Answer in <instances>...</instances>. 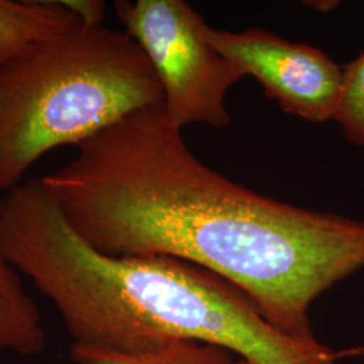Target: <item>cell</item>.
<instances>
[{
  "mask_svg": "<svg viewBox=\"0 0 364 364\" xmlns=\"http://www.w3.org/2000/svg\"><path fill=\"white\" fill-rule=\"evenodd\" d=\"M78 22L60 0H0V65Z\"/></svg>",
  "mask_w": 364,
  "mask_h": 364,
  "instance_id": "52a82bcc",
  "label": "cell"
},
{
  "mask_svg": "<svg viewBox=\"0 0 364 364\" xmlns=\"http://www.w3.org/2000/svg\"><path fill=\"white\" fill-rule=\"evenodd\" d=\"M0 254L52 302L73 346L129 352L189 338L254 364L338 359L317 338L281 332L243 290L201 266L165 255L99 252L43 192L27 197L4 221Z\"/></svg>",
  "mask_w": 364,
  "mask_h": 364,
  "instance_id": "7a4b0ae2",
  "label": "cell"
},
{
  "mask_svg": "<svg viewBox=\"0 0 364 364\" xmlns=\"http://www.w3.org/2000/svg\"><path fill=\"white\" fill-rule=\"evenodd\" d=\"M164 103L156 70L126 31L77 25L0 65V192L41 156Z\"/></svg>",
  "mask_w": 364,
  "mask_h": 364,
  "instance_id": "3957f363",
  "label": "cell"
},
{
  "mask_svg": "<svg viewBox=\"0 0 364 364\" xmlns=\"http://www.w3.org/2000/svg\"><path fill=\"white\" fill-rule=\"evenodd\" d=\"M346 356H351V355H364V348H355V350H350V351L344 352Z\"/></svg>",
  "mask_w": 364,
  "mask_h": 364,
  "instance_id": "8fae6325",
  "label": "cell"
},
{
  "mask_svg": "<svg viewBox=\"0 0 364 364\" xmlns=\"http://www.w3.org/2000/svg\"><path fill=\"white\" fill-rule=\"evenodd\" d=\"M84 25H103L105 3L99 0H60Z\"/></svg>",
  "mask_w": 364,
  "mask_h": 364,
  "instance_id": "30bf717a",
  "label": "cell"
},
{
  "mask_svg": "<svg viewBox=\"0 0 364 364\" xmlns=\"http://www.w3.org/2000/svg\"><path fill=\"white\" fill-rule=\"evenodd\" d=\"M46 344L38 305L19 272L0 254V353L31 358L45 351Z\"/></svg>",
  "mask_w": 364,
  "mask_h": 364,
  "instance_id": "8992f818",
  "label": "cell"
},
{
  "mask_svg": "<svg viewBox=\"0 0 364 364\" xmlns=\"http://www.w3.org/2000/svg\"><path fill=\"white\" fill-rule=\"evenodd\" d=\"M335 120L348 142L364 149V53L343 68V85Z\"/></svg>",
  "mask_w": 364,
  "mask_h": 364,
  "instance_id": "9c48e42d",
  "label": "cell"
},
{
  "mask_svg": "<svg viewBox=\"0 0 364 364\" xmlns=\"http://www.w3.org/2000/svg\"><path fill=\"white\" fill-rule=\"evenodd\" d=\"M181 131L164 103L146 107L39 180L99 252L195 263L243 290L281 332L316 340L313 301L364 269V220L237 185L204 165Z\"/></svg>",
  "mask_w": 364,
  "mask_h": 364,
  "instance_id": "6da1fadb",
  "label": "cell"
},
{
  "mask_svg": "<svg viewBox=\"0 0 364 364\" xmlns=\"http://www.w3.org/2000/svg\"><path fill=\"white\" fill-rule=\"evenodd\" d=\"M114 9L156 70L170 122L230 126L225 96L246 75L209 43L203 16L182 0H117Z\"/></svg>",
  "mask_w": 364,
  "mask_h": 364,
  "instance_id": "277c9868",
  "label": "cell"
},
{
  "mask_svg": "<svg viewBox=\"0 0 364 364\" xmlns=\"http://www.w3.org/2000/svg\"><path fill=\"white\" fill-rule=\"evenodd\" d=\"M70 355L75 364H235L227 348L189 338H169L129 352L72 344Z\"/></svg>",
  "mask_w": 364,
  "mask_h": 364,
  "instance_id": "ba28073f",
  "label": "cell"
},
{
  "mask_svg": "<svg viewBox=\"0 0 364 364\" xmlns=\"http://www.w3.org/2000/svg\"><path fill=\"white\" fill-rule=\"evenodd\" d=\"M235 364H254V363H251V362H247V360H246V359H243V358H240V359H239V360H237V362H236V363Z\"/></svg>",
  "mask_w": 364,
  "mask_h": 364,
  "instance_id": "7c38bea8",
  "label": "cell"
},
{
  "mask_svg": "<svg viewBox=\"0 0 364 364\" xmlns=\"http://www.w3.org/2000/svg\"><path fill=\"white\" fill-rule=\"evenodd\" d=\"M203 31L218 52L257 78L284 112L312 123L335 119L343 68L326 53L263 28L234 33L205 23Z\"/></svg>",
  "mask_w": 364,
  "mask_h": 364,
  "instance_id": "5b68a950",
  "label": "cell"
}]
</instances>
